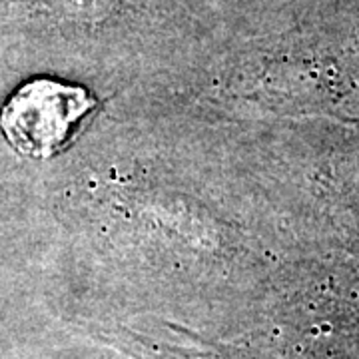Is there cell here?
Returning <instances> with one entry per match:
<instances>
[{"mask_svg": "<svg viewBox=\"0 0 359 359\" xmlns=\"http://www.w3.org/2000/svg\"><path fill=\"white\" fill-rule=\"evenodd\" d=\"M94 106L88 92L48 78L22 84L0 112V130L18 154L50 158L65 148L80 118Z\"/></svg>", "mask_w": 359, "mask_h": 359, "instance_id": "cell-1", "label": "cell"}]
</instances>
